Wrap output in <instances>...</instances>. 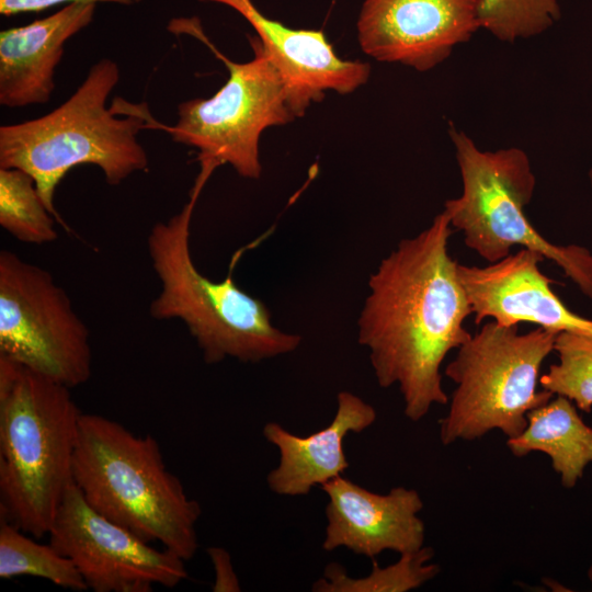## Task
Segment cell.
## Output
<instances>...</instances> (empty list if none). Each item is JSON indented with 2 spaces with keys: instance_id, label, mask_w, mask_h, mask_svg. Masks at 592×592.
<instances>
[{
  "instance_id": "1",
  "label": "cell",
  "mask_w": 592,
  "mask_h": 592,
  "mask_svg": "<svg viewBox=\"0 0 592 592\" xmlns=\"http://www.w3.org/2000/svg\"><path fill=\"white\" fill-rule=\"evenodd\" d=\"M453 230L443 210L419 235L402 239L369 276L357 321L358 343L369 351L378 385L398 386L412 422L448 402L442 364L471 335L464 327L473 312L459 263L448 253Z\"/></svg>"
},
{
  "instance_id": "2",
  "label": "cell",
  "mask_w": 592,
  "mask_h": 592,
  "mask_svg": "<svg viewBox=\"0 0 592 592\" xmlns=\"http://www.w3.org/2000/svg\"><path fill=\"white\" fill-rule=\"evenodd\" d=\"M118 65L103 58L94 64L83 82L48 114L0 127V168L29 173L49 213L60 219L54 196L64 177L75 167L93 164L111 185L148 168V156L137 139L152 126L146 104L134 105L106 100L118 83Z\"/></svg>"
},
{
  "instance_id": "3",
  "label": "cell",
  "mask_w": 592,
  "mask_h": 592,
  "mask_svg": "<svg viewBox=\"0 0 592 592\" xmlns=\"http://www.w3.org/2000/svg\"><path fill=\"white\" fill-rule=\"evenodd\" d=\"M81 414L69 387L0 355V520L48 535L73 482Z\"/></svg>"
},
{
  "instance_id": "4",
  "label": "cell",
  "mask_w": 592,
  "mask_h": 592,
  "mask_svg": "<svg viewBox=\"0 0 592 592\" xmlns=\"http://www.w3.org/2000/svg\"><path fill=\"white\" fill-rule=\"evenodd\" d=\"M72 481L98 513L185 561L198 548L200 503L166 466L158 442L96 413L80 418Z\"/></svg>"
},
{
  "instance_id": "5",
  "label": "cell",
  "mask_w": 592,
  "mask_h": 592,
  "mask_svg": "<svg viewBox=\"0 0 592 592\" xmlns=\"http://www.w3.org/2000/svg\"><path fill=\"white\" fill-rule=\"evenodd\" d=\"M214 171L200 167L189 202L148 236V253L160 282L150 305L155 319L181 320L208 364L228 357L260 362L295 351L300 337L273 326L265 304L242 291L231 276L216 282L195 266L190 249L195 204Z\"/></svg>"
},
{
  "instance_id": "6",
  "label": "cell",
  "mask_w": 592,
  "mask_h": 592,
  "mask_svg": "<svg viewBox=\"0 0 592 592\" xmlns=\"http://www.w3.org/2000/svg\"><path fill=\"white\" fill-rule=\"evenodd\" d=\"M449 137L463 187L443 210L453 229L463 232L466 247L489 263L506 258L515 246L538 252L592 299V253L579 244L548 241L525 214L536 186L526 152L516 147L481 150L453 126Z\"/></svg>"
},
{
  "instance_id": "7",
  "label": "cell",
  "mask_w": 592,
  "mask_h": 592,
  "mask_svg": "<svg viewBox=\"0 0 592 592\" xmlns=\"http://www.w3.org/2000/svg\"><path fill=\"white\" fill-rule=\"evenodd\" d=\"M556 335L540 327L520 333L517 326L492 320L471 334L444 369L456 386L440 420L442 444L475 441L493 430L517 436L527 413L554 397L537 386Z\"/></svg>"
},
{
  "instance_id": "8",
  "label": "cell",
  "mask_w": 592,
  "mask_h": 592,
  "mask_svg": "<svg viewBox=\"0 0 592 592\" xmlns=\"http://www.w3.org/2000/svg\"><path fill=\"white\" fill-rule=\"evenodd\" d=\"M250 44L254 57L247 62H234L214 49L228 68V80L208 99L181 102L175 125L164 129L174 141L198 151L200 166L229 164L240 177L257 180L262 132L296 115L281 72L258 37Z\"/></svg>"
},
{
  "instance_id": "9",
  "label": "cell",
  "mask_w": 592,
  "mask_h": 592,
  "mask_svg": "<svg viewBox=\"0 0 592 592\" xmlns=\"http://www.w3.org/2000/svg\"><path fill=\"white\" fill-rule=\"evenodd\" d=\"M0 355L70 389L91 376L89 330L52 274L0 251Z\"/></svg>"
},
{
  "instance_id": "10",
  "label": "cell",
  "mask_w": 592,
  "mask_h": 592,
  "mask_svg": "<svg viewBox=\"0 0 592 592\" xmlns=\"http://www.w3.org/2000/svg\"><path fill=\"white\" fill-rule=\"evenodd\" d=\"M94 592H151L187 578L185 560L157 549L92 509L72 482L48 533Z\"/></svg>"
},
{
  "instance_id": "11",
  "label": "cell",
  "mask_w": 592,
  "mask_h": 592,
  "mask_svg": "<svg viewBox=\"0 0 592 592\" xmlns=\"http://www.w3.org/2000/svg\"><path fill=\"white\" fill-rule=\"evenodd\" d=\"M479 1L364 0L360 46L378 61L429 71L481 29Z\"/></svg>"
},
{
  "instance_id": "12",
  "label": "cell",
  "mask_w": 592,
  "mask_h": 592,
  "mask_svg": "<svg viewBox=\"0 0 592 592\" xmlns=\"http://www.w3.org/2000/svg\"><path fill=\"white\" fill-rule=\"evenodd\" d=\"M545 258L522 248L487 266L458 264V276L470 303L474 321L490 319L502 326L534 323L559 333L592 337V319L571 311L539 270Z\"/></svg>"
},
{
  "instance_id": "13",
  "label": "cell",
  "mask_w": 592,
  "mask_h": 592,
  "mask_svg": "<svg viewBox=\"0 0 592 592\" xmlns=\"http://www.w3.org/2000/svg\"><path fill=\"white\" fill-rule=\"evenodd\" d=\"M320 488L328 497L323 550L344 547L374 559L385 550L401 555L424 546L423 501L417 490L395 487L376 493L343 476Z\"/></svg>"
},
{
  "instance_id": "14",
  "label": "cell",
  "mask_w": 592,
  "mask_h": 592,
  "mask_svg": "<svg viewBox=\"0 0 592 592\" xmlns=\"http://www.w3.org/2000/svg\"><path fill=\"white\" fill-rule=\"evenodd\" d=\"M236 10L258 34L269 58L281 72L291 106L300 117L327 91L348 94L365 84L371 67L360 60H344L320 30H296L265 16L251 0H200Z\"/></svg>"
},
{
  "instance_id": "15",
  "label": "cell",
  "mask_w": 592,
  "mask_h": 592,
  "mask_svg": "<svg viewBox=\"0 0 592 592\" xmlns=\"http://www.w3.org/2000/svg\"><path fill=\"white\" fill-rule=\"evenodd\" d=\"M96 3L79 1L23 26L0 32V104H44L55 88L54 73L66 42L93 19Z\"/></svg>"
},
{
  "instance_id": "16",
  "label": "cell",
  "mask_w": 592,
  "mask_h": 592,
  "mask_svg": "<svg viewBox=\"0 0 592 592\" xmlns=\"http://www.w3.org/2000/svg\"><path fill=\"white\" fill-rule=\"evenodd\" d=\"M376 418L373 406L350 391H340L331 423L310 435L299 436L277 422H267L263 435L280 453L278 465L266 476L270 490L280 496H305L342 476L349 468L344 437L363 432Z\"/></svg>"
},
{
  "instance_id": "17",
  "label": "cell",
  "mask_w": 592,
  "mask_h": 592,
  "mask_svg": "<svg viewBox=\"0 0 592 592\" xmlns=\"http://www.w3.org/2000/svg\"><path fill=\"white\" fill-rule=\"evenodd\" d=\"M506 446L515 457L533 452L546 454L560 483L571 489L592 463V428L571 400L557 396L530 411L526 428L508 439Z\"/></svg>"
},
{
  "instance_id": "18",
  "label": "cell",
  "mask_w": 592,
  "mask_h": 592,
  "mask_svg": "<svg viewBox=\"0 0 592 592\" xmlns=\"http://www.w3.org/2000/svg\"><path fill=\"white\" fill-rule=\"evenodd\" d=\"M433 548L423 546L418 550L400 555L398 561L380 567L372 561L371 572L363 578L350 577L345 569L337 563H329L323 576L311 590L315 592H407L422 587L440 573V566L431 562Z\"/></svg>"
},
{
  "instance_id": "19",
  "label": "cell",
  "mask_w": 592,
  "mask_h": 592,
  "mask_svg": "<svg viewBox=\"0 0 592 592\" xmlns=\"http://www.w3.org/2000/svg\"><path fill=\"white\" fill-rule=\"evenodd\" d=\"M0 578L37 577L72 591L88 587L73 562L50 543L35 542L18 526L0 520Z\"/></svg>"
},
{
  "instance_id": "20",
  "label": "cell",
  "mask_w": 592,
  "mask_h": 592,
  "mask_svg": "<svg viewBox=\"0 0 592 592\" xmlns=\"http://www.w3.org/2000/svg\"><path fill=\"white\" fill-rule=\"evenodd\" d=\"M54 216L44 204L34 179L16 168H0V225L27 244L56 240Z\"/></svg>"
},
{
  "instance_id": "21",
  "label": "cell",
  "mask_w": 592,
  "mask_h": 592,
  "mask_svg": "<svg viewBox=\"0 0 592 592\" xmlns=\"http://www.w3.org/2000/svg\"><path fill=\"white\" fill-rule=\"evenodd\" d=\"M554 351L558 363L539 376V385L554 396H563L576 407L592 410V337L572 332L557 333Z\"/></svg>"
},
{
  "instance_id": "22",
  "label": "cell",
  "mask_w": 592,
  "mask_h": 592,
  "mask_svg": "<svg viewBox=\"0 0 592 592\" xmlns=\"http://www.w3.org/2000/svg\"><path fill=\"white\" fill-rule=\"evenodd\" d=\"M561 16L557 0H480L481 29L498 41L514 43L537 36Z\"/></svg>"
},
{
  "instance_id": "23",
  "label": "cell",
  "mask_w": 592,
  "mask_h": 592,
  "mask_svg": "<svg viewBox=\"0 0 592 592\" xmlns=\"http://www.w3.org/2000/svg\"><path fill=\"white\" fill-rule=\"evenodd\" d=\"M207 554L215 571L214 592H238L241 590L229 553L221 547H209Z\"/></svg>"
},
{
  "instance_id": "24",
  "label": "cell",
  "mask_w": 592,
  "mask_h": 592,
  "mask_svg": "<svg viewBox=\"0 0 592 592\" xmlns=\"http://www.w3.org/2000/svg\"><path fill=\"white\" fill-rule=\"evenodd\" d=\"M79 1L113 2L124 5L139 3L141 0H0V14L11 16L20 13L41 12L62 3Z\"/></svg>"
},
{
  "instance_id": "25",
  "label": "cell",
  "mask_w": 592,
  "mask_h": 592,
  "mask_svg": "<svg viewBox=\"0 0 592 592\" xmlns=\"http://www.w3.org/2000/svg\"><path fill=\"white\" fill-rule=\"evenodd\" d=\"M588 578H589L590 582L592 583V565L589 567Z\"/></svg>"
},
{
  "instance_id": "26",
  "label": "cell",
  "mask_w": 592,
  "mask_h": 592,
  "mask_svg": "<svg viewBox=\"0 0 592 592\" xmlns=\"http://www.w3.org/2000/svg\"><path fill=\"white\" fill-rule=\"evenodd\" d=\"M589 179H590V182H591V185H592V168H591V170L589 172Z\"/></svg>"
}]
</instances>
